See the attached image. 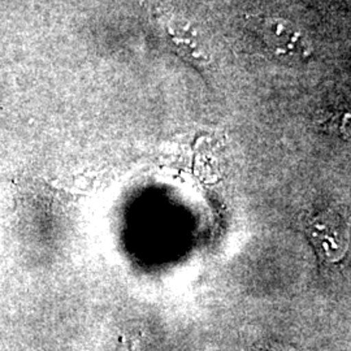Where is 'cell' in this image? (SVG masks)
I'll return each instance as SVG.
<instances>
[{"instance_id": "3", "label": "cell", "mask_w": 351, "mask_h": 351, "mask_svg": "<svg viewBox=\"0 0 351 351\" xmlns=\"http://www.w3.org/2000/svg\"><path fill=\"white\" fill-rule=\"evenodd\" d=\"M264 351H289L287 349H280V348H271V349H267Z\"/></svg>"}, {"instance_id": "1", "label": "cell", "mask_w": 351, "mask_h": 351, "mask_svg": "<svg viewBox=\"0 0 351 351\" xmlns=\"http://www.w3.org/2000/svg\"><path fill=\"white\" fill-rule=\"evenodd\" d=\"M245 34L254 50L275 62L302 63L311 55L304 33L282 19L252 16L245 25Z\"/></svg>"}, {"instance_id": "2", "label": "cell", "mask_w": 351, "mask_h": 351, "mask_svg": "<svg viewBox=\"0 0 351 351\" xmlns=\"http://www.w3.org/2000/svg\"><path fill=\"white\" fill-rule=\"evenodd\" d=\"M165 30L168 39L175 45L176 49L186 55L189 59L201 62L207 59V56L203 53V46L198 34L189 24L184 25L181 20L177 21L175 19H171L165 24Z\"/></svg>"}]
</instances>
